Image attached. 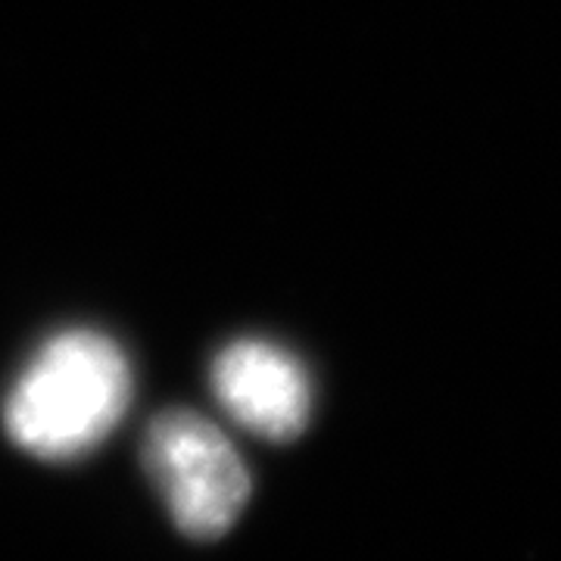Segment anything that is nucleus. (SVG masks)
<instances>
[{
  "label": "nucleus",
  "mask_w": 561,
  "mask_h": 561,
  "mask_svg": "<svg viewBox=\"0 0 561 561\" xmlns=\"http://www.w3.org/2000/svg\"><path fill=\"white\" fill-rule=\"evenodd\" d=\"M131 402V365L101 331L72 328L41 346L3 405V427L20 449L69 461L101 446Z\"/></svg>",
  "instance_id": "nucleus-1"
},
{
  "label": "nucleus",
  "mask_w": 561,
  "mask_h": 561,
  "mask_svg": "<svg viewBox=\"0 0 561 561\" xmlns=\"http://www.w3.org/2000/svg\"><path fill=\"white\" fill-rule=\"evenodd\" d=\"M144 465L162 502L191 540H219L250 500V471L209 419L169 409L153 419Z\"/></svg>",
  "instance_id": "nucleus-2"
},
{
  "label": "nucleus",
  "mask_w": 561,
  "mask_h": 561,
  "mask_svg": "<svg viewBox=\"0 0 561 561\" xmlns=\"http://www.w3.org/2000/svg\"><path fill=\"white\" fill-rule=\"evenodd\" d=\"M213 390L231 419L265 440H294L309 424L312 387L306 368L275 343L225 346L213 362Z\"/></svg>",
  "instance_id": "nucleus-3"
}]
</instances>
